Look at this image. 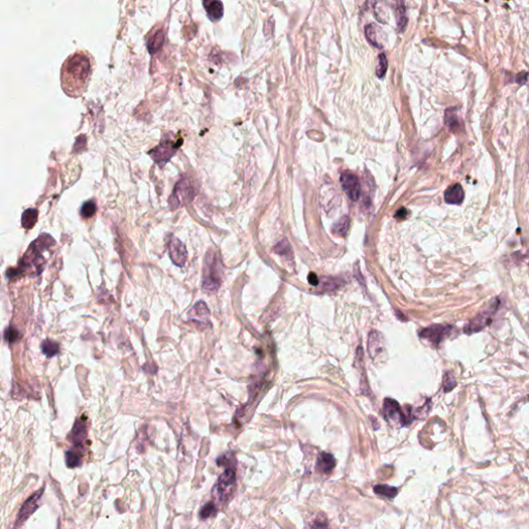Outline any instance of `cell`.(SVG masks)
Masks as SVG:
<instances>
[{
	"mask_svg": "<svg viewBox=\"0 0 529 529\" xmlns=\"http://www.w3.org/2000/svg\"><path fill=\"white\" fill-rule=\"evenodd\" d=\"M169 254L172 262L178 267H183L187 261L186 247L176 237H172L169 242Z\"/></svg>",
	"mask_w": 529,
	"mask_h": 529,
	"instance_id": "cell-8",
	"label": "cell"
},
{
	"mask_svg": "<svg viewBox=\"0 0 529 529\" xmlns=\"http://www.w3.org/2000/svg\"><path fill=\"white\" fill-rule=\"evenodd\" d=\"M342 188L351 201H358L361 195V184L358 177L349 172H345L340 177Z\"/></svg>",
	"mask_w": 529,
	"mask_h": 529,
	"instance_id": "cell-6",
	"label": "cell"
},
{
	"mask_svg": "<svg viewBox=\"0 0 529 529\" xmlns=\"http://www.w3.org/2000/svg\"><path fill=\"white\" fill-rule=\"evenodd\" d=\"M355 274H356V276H357V279L359 280V282H361V284H362V285L364 286V285H365V282H364V278H363V276H362V273H361V271H360V270H359V268L357 267V265H356V267H355Z\"/></svg>",
	"mask_w": 529,
	"mask_h": 529,
	"instance_id": "cell-36",
	"label": "cell"
},
{
	"mask_svg": "<svg viewBox=\"0 0 529 529\" xmlns=\"http://www.w3.org/2000/svg\"><path fill=\"white\" fill-rule=\"evenodd\" d=\"M385 345L384 339L379 332H371L368 337V351L371 358L376 359L382 352H384Z\"/></svg>",
	"mask_w": 529,
	"mask_h": 529,
	"instance_id": "cell-11",
	"label": "cell"
},
{
	"mask_svg": "<svg viewBox=\"0 0 529 529\" xmlns=\"http://www.w3.org/2000/svg\"><path fill=\"white\" fill-rule=\"evenodd\" d=\"M274 251L277 254L282 256V257L290 256L291 254V248H290V245H289L287 239H283L278 244H276V246L274 247Z\"/></svg>",
	"mask_w": 529,
	"mask_h": 529,
	"instance_id": "cell-24",
	"label": "cell"
},
{
	"mask_svg": "<svg viewBox=\"0 0 529 529\" xmlns=\"http://www.w3.org/2000/svg\"><path fill=\"white\" fill-rule=\"evenodd\" d=\"M236 485V473L233 468H226L223 474L218 478L217 484L215 486V490L217 492V496L220 500L225 499L232 491L234 490Z\"/></svg>",
	"mask_w": 529,
	"mask_h": 529,
	"instance_id": "cell-2",
	"label": "cell"
},
{
	"mask_svg": "<svg viewBox=\"0 0 529 529\" xmlns=\"http://www.w3.org/2000/svg\"><path fill=\"white\" fill-rule=\"evenodd\" d=\"M92 58L85 52L70 55L61 68V87L70 97H79L86 90L92 73Z\"/></svg>",
	"mask_w": 529,
	"mask_h": 529,
	"instance_id": "cell-1",
	"label": "cell"
},
{
	"mask_svg": "<svg viewBox=\"0 0 529 529\" xmlns=\"http://www.w3.org/2000/svg\"><path fill=\"white\" fill-rule=\"evenodd\" d=\"M18 335H19L18 331L13 329V328H8L6 330V333H5V337H6L7 341H9L10 343L15 342L18 339Z\"/></svg>",
	"mask_w": 529,
	"mask_h": 529,
	"instance_id": "cell-31",
	"label": "cell"
},
{
	"mask_svg": "<svg viewBox=\"0 0 529 529\" xmlns=\"http://www.w3.org/2000/svg\"><path fill=\"white\" fill-rule=\"evenodd\" d=\"M387 69H388V59H387V56L384 53H382L379 56V62H377V67H376L377 77L383 78L387 72Z\"/></svg>",
	"mask_w": 529,
	"mask_h": 529,
	"instance_id": "cell-23",
	"label": "cell"
},
{
	"mask_svg": "<svg viewBox=\"0 0 529 529\" xmlns=\"http://www.w3.org/2000/svg\"><path fill=\"white\" fill-rule=\"evenodd\" d=\"M216 513V506L213 502H209L203 506V508L200 512V517L202 519H207L211 516H213Z\"/></svg>",
	"mask_w": 529,
	"mask_h": 529,
	"instance_id": "cell-27",
	"label": "cell"
},
{
	"mask_svg": "<svg viewBox=\"0 0 529 529\" xmlns=\"http://www.w3.org/2000/svg\"><path fill=\"white\" fill-rule=\"evenodd\" d=\"M42 350L45 356L52 358L59 352V344L53 340H45L42 344Z\"/></svg>",
	"mask_w": 529,
	"mask_h": 529,
	"instance_id": "cell-21",
	"label": "cell"
},
{
	"mask_svg": "<svg viewBox=\"0 0 529 529\" xmlns=\"http://www.w3.org/2000/svg\"><path fill=\"white\" fill-rule=\"evenodd\" d=\"M450 330L452 329L448 326L435 325V326H431L429 328L422 330L420 333V336H421V338L429 341L431 344L437 346V345H439V343H441V341L444 338L447 337Z\"/></svg>",
	"mask_w": 529,
	"mask_h": 529,
	"instance_id": "cell-7",
	"label": "cell"
},
{
	"mask_svg": "<svg viewBox=\"0 0 529 529\" xmlns=\"http://www.w3.org/2000/svg\"><path fill=\"white\" fill-rule=\"evenodd\" d=\"M96 212V204L94 201H87L82 205L81 216L83 218H90Z\"/></svg>",
	"mask_w": 529,
	"mask_h": 529,
	"instance_id": "cell-22",
	"label": "cell"
},
{
	"mask_svg": "<svg viewBox=\"0 0 529 529\" xmlns=\"http://www.w3.org/2000/svg\"><path fill=\"white\" fill-rule=\"evenodd\" d=\"M464 199V191L460 184L449 186L444 192V200L447 204L460 205Z\"/></svg>",
	"mask_w": 529,
	"mask_h": 529,
	"instance_id": "cell-14",
	"label": "cell"
},
{
	"mask_svg": "<svg viewBox=\"0 0 529 529\" xmlns=\"http://www.w3.org/2000/svg\"><path fill=\"white\" fill-rule=\"evenodd\" d=\"M43 494V490H40L37 492H35L34 494H32L25 502L24 504L22 505L21 510H20V513L17 517V521H16V524L18 526H20L21 524H23L37 508H38V499L41 498Z\"/></svg>",
	"mask_w": 529,
	"mask_h": 529,
	"instance_id": "cell-9",
	"label": "cell"
},
{
	"mask_svg": "<svg viewBox=\"0 0 529 529\" xmlns=\"http://www.w3.org/2000/svg\"><path fill=\"white\" fill-rule=\"evenodd\" d=\"M383 413H384V416L387 419V421L390 422L391 424H394V425L399 424L401 426H405L408 423H410L407 420L406 416L402 413V409H401V406L399 405V403L394 399H391V398L385 399L384 406H383Z\"/></svg>",
	"mask_w": 529,
	"mask_h": 529,
	"instance_id": "cell-3",
	"label": "cell"
},
{
	"mask_svg": "<svg viewBox=\"0 0 529 529\" xmlns=\"http://www.w3.org/2000/svg\"><path fill=\"white\" fill-rule=\"evenodd\" d=\"M203 6L206 10L208 18L213 21H219L223 16V5L220 2H204Z\"/></svg>",
	"mask_w": 529,
	"mask_h": 529,
	"instance_id": "cell-15",
	"label": "cell"
},
{
	"mask_svg": "<svg viewBox=\"0 0 529 529\" xmlns=\"http://www.w3.org/2000/svg\"><path fill=\"white\" fill-rule=\"evenodd\" d=\"M207 264V268H206V273L204 275V280H203V288L207 291H216L218 289V287L220 286V279H219V276L216 274V263L213 261V262H206Z\"/></svg>",
	"mask_w": 529,
	"mask_h": 529,
	"instance_id": "cell-10",
	"label": "cell"
},
{
	"mask_svg": "<svg viewBox=\"0 0 529 529\" xmlns=\"http://www.w3.org/2000/svg\"><path fill=\"white\" fill-rule=\"evenodd\" d=\"M406 215H407V211H406V209H405V208H401V209H399V210L396 212L395 217H396V218H398V219H404V218L406 217Z\"/></svg>",
	"mask_w": 529,
	"mask_h": 529,
	"instance_id": "cell-35",
	"label": "cell"
},
{
	"mask_svg": "<svg viewBox=\"0 0 529 529\" xmlns=\"http://www.w3.org/2000/svg\"><path fill=\"white\" fill-rule=\"evenodd\" d=\"M311 529H330V527L327 521L318 519L311 524Z\"/></svg>",
	"mask_w": 529,
	"mask_h": 529,
	"instance_id": "cell-33",
	"label": "cell"
},
{
	"mask_svg": "<svg viewBox=\"0 0 529 529\" xmlns=\"http://www.w3.org/2000/svg\"><path fill=\"white\" fill-rule=\"evenodd\" d=\"M87 436V427H86V424L83 420H79L77 423L74 424L73 428H72V431H71V438H72V441L78 444V445H81L83 443V441L85 440Z\"/></svg>",
	"mask_w": 529,
	"mask_h": 529,
	"instance_id": "cell-16",
	"label": "cell"
},
{
	"mask_svg": "<svg viewBox=\"0 0 529 529\" xmlns=\"http://www.w3.org/2000/svg\"><path fill=\"white\" fill-rule=\"evenodd\" d=\"M374 493L385 496L387 498H394L398 494V489L388 485H377L374 487Z\"/></svg>",
	"mask_w": 529,
	"mask_h": 529,
	"instance_id": "cell-20",
	"label": "cell"
},
{
	"mask_svg": "<svg viewBox=\"0 0 529 529\" xmlns=\"http://www.w3.org/2000/svg\"><path fill=\"white\" fill-rule=\"evenodd\" d=\"M398 14H397V23L399 27H402V29L405 27V24L407 22V19L405 17V10L403 7V4H398Z\"/></svg>",
	"mask_w": 529,
	"mask_h": 529,
	"instance_id": "cell-30",
	"label": "cell"
},
{
	"mask_svg": "<svg viewBox=\"0 0 529 529\" xmlns=\"http://www.w3.org/2000/svg\"><path fill=\"white\" fill-rule=\"evenodd\" d=\"M65 461H66V465L68 467H70V468L77 467L82 462V456L74 449H69L65 453Z\"/></svg>",
	"mask_w": 529,
	"mask_h": 529,
	"instance_id": "cell-19",
	"label": "cell"
},
{
	"mask_svg": "<svg viewBox=\"0 0 529 529\" xmlns=\"http://www.w3.org/2000/svg\"><path fill=\"white\" fill-rule=\"evenodd\" d=\"M350 225V220L348 216L341 217L333 226V233L337 236H345L348 232Z\"/></svg>",
	"mask_w": 529,
	"mask_h": 529,
	"instance_id": "cell-18",
	"label": "cell"
},
{
	"mask_svg": "<svg viewBox=\"0 0 529 529\" xmlns=\"http://www.w3.org/2000/svg\"><path fill=\"white\" fill-rule=\"evenodd\" d=\"M191 314L197 317H200V318H206L209 316V309L207 307V305L204 303V302H199V303H197L194 305V307L192 308L191 310Z\"/></svg>",
	"mask_w": 529,
	"mask_h": 529,
	"instance_id": "cell-25",
	"label": "cell"
},
{
	"mask_svg": "<svg viewBox=\"0 0 529 529\" xmlns=\"http://www.w3.org/2000/svg\"><path fill=\"white\" fill-rule=\"evenodd\" d=\"M335 465H336L335 458L331 454H329V453L323 452L318 457L316 469L318 473L328 474L334 469Z\"/></svg>",
	"mask_w": 529,
	"mask_h": 529,
	"instance_id": "cell-13",
	"label": "cell"
},
{
	"mask_svg": "<svg viewBox=\"0 0 529 529\" xmlns=\"http://www.w3.org/2000/svg\"><path fill=\"white\" fill-rule=\"evenodd\" d=\"M165 42V33L162 28L155 27L152 31L148 34L147 38V48L151 54L156 53L164 45Z\"/></svg>",
	"mask_w": 529,
	"mask_h": 529,
	"instance_id": "cell-12",
	"label": "cell"
},
{
	"mask_svg": "<svg viewBox=\"0 0 529 529\" xmlns=\"http://www.w3.org/2000/svg\"><path fill=\"white\" fill-rule=\"evenodd\" d=\"M525 78H526V73H525V72H524V73H522V74L520 73V74L518 75V77H517V82H518L519 84H524V83H525Z\"/></svg>",
	"mask_w": 529,
	"mask_h": 529,
	"instance_id": "cell-37",
	"label": "cell"
},
{
	"mask_svg": "<svg viewBox=\"0 0 529 529\" xmlns=\"http://www.w3.org/2000/svg\"><path fill=\"white\" fill-rule=\"evenodd\" d=\"M337 281L332 278H324L323 279V286L327 290H334L337 288Z\"/></svg>",
	"mask_w": 529,
	"mask_h": 529,
	"instance_id": "cell-32",
	"label": "cell"
},
{
	"mask_svg": "<svg viewBox=\"0 0 529 529\" xmlns=\"http://www.w3.org/2000/svg\"><path fill=\"white\" fill-rule=\"evenodd\" d=\"M180 144L181 141L177 144H175L172 141H164L160 144L159 147L154 148L153 151H151L150 155L152 156L153 161L156 164H159L161 167H164V165L167 164L171 160V158L176 153Z\"/></svg>",
	"mask_w": 529,
	"mask_h": 529,
	"instance_id": "cell-5",
	"label": "cell"
},
{
	"mask_svg": "<svg viewBox=\"0 0 529 529\" xmlns=\"http://www.w3.org/2000/svg\"><path fill=\"white\" fill-rule=\"evenodd\" d=\"M456 387V381L454 379V376H453L452 373L447 372L445 373L444 377H443V390L444 392H449L452 391L453 389H454Z\"/></svg>",
	"mask_w": 529,
	"mask_h": 529,
	"instance_id": "cell-26",
	"label": "cell"
},
{
	"mask_svg": "<svg viewBox=\"0 0 529 529\" xmlns=\"http://www.w3.org/2000/svg\"><path fill=\"white\" fill-rule=\"evenodd\" d=\"M445 122L452 129H454L458 125V119L454 110H447L445 112Z\"/></svg>",
	"mask_w": 529,
	"mask_h": 529,
	"instance_id": "cell-28",
	"label": "cell"
},
{
	"mask_svg": "<svg viewBox=\"0 0 529 529\" xmlns=\"http://www.w3.org/2000/svg\"><path fill=\"white\" fill-rule=\"evenodd\" d=\"M37 217H38V211L36 209L29 208V209L25 210L23 212L22 218H21V223H22L23 228L26 230L32 229L37 221Z\"/></svg>",
	"mask_w": 529,
	"mask_h": 529,
	"instance_id": "cell-17",
	"label": "cell"
},
{
	"mask_svg": "<svg viewBox=\"0 0 529 529\" xmlns=\"http://www.w3.org/2000/svg\"><path fill=\"white\" fill-rule=\"evenodd\" d=\"M308 282H309L311 285H314V286L319 285L320 281H319V277L317 276V274H316V273H312V272H311V273H309V275H308Z\"/></svg>",
	"mask_w": 529,
	"mask_h": 529,
	"instance_id": "cell-34",
	"label": "cell"
},
{
	"mask_svg": "<svg viewBox=\"0 0 529 529\" xmlns=\"http://www.w3.org/2000/svg\"><path fill=\"white\" fill-rule=\"evenodd\" d=\"M499 305V302L498 300H495L493 301V303L490 305V307L486 310H484L483 312L479 314L472 322L469 325H467V327L465 328V333L467 334H473V333H476V332H479V331H482L486 326L490 325L491 321H492V317L494 315V312L497 310V307Z\"/></svg>",
	"mask_w": 529,
	"mask_h": 529,
	"instance_id": "cell-4",
	"label": "cell"
},
{
	"mask_svg": "<svg viewBox=\"0 0 529 529\" xmlns=\"http://www.w3.org/2000/svg\"><path fill=\"white\" fill-rule=\"evenodd\" d=\"M366 31V36L368 38V41L373 45V46H377V47H381L380 44L377 43V40H376V33H375V28L372 24L368 25L365 29Z\"/></svg>",
	"mask_w": 529,
	"mask_h": 529,
	"instance_id": "cell-29",
	"label": "cell"
}]
</instances>
